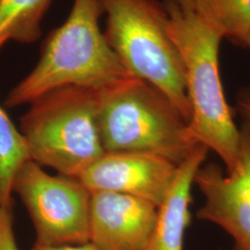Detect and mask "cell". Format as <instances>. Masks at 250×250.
Masks as SVG:
<instances>
[{
  "label": "cell",
  "mask_w": 250,
  "mask_h": 250,
  "mask_svg": "<svg viewBox=\"0 0 250 250\" xmlns=\"http://www.w3.org/2000/svg\"><path fill=\"white\" fill-rule=\"evenodd\" d=\"M170 38L185 68L190 105L188 133L198 145L214 151L232 170L237 161L240 131L224 96L219 69L224 39L198 15L193 0H164Z\"/></svg>",
  "instance_id": "cell-1"
},
{
  "label": "cell",
  "mask_w": 250,
  "mask_h": 250,
  "mask_svg": "<svg viewBox=\"0 0 250 250\" xmlns=\"http://www.w3.org/2000/svg\"><path fill=\"white\" fill-rule=\"evenodd\" d=\"M102 14L100 0H74L65 22L45 38L36 67L10 90L5 105L30 104L66 86L101 91L133 77L100 30Z\"/></svg>",
  "instance_id": "cell-2"
},
{
  "label": "cell",
  "mask_w": 250,
  "mask_h": 250,
  "mask_svg": "<svg viewBox=\"0 0 250 250\" xmlns=\"http://www.w3.org/2000/svg\"><path fill=\"white\" fill-rule=\"evenodd\" d=\"M98 126L105 153L151 154L178 166L199 146L170 99L134 76L99 91Z\"/></svg>",
  "instance_id": "cell-3"
},
{
  "label": "cell",
  "mask_w": 250,
  "mask_h": 250,
  "mask_svg": "<svg viewBox=\"0 0 250 250\" xmlns=\"http://www.w3.org/2000/svg\"><path fill=\"white\" fill-rule=\"evenodd\" d=\"M99 91L66 86L30 103L20 132L31 161L78 179L103 150L98 126Z\"/></svg>",
  "instance_id": "cell-4"
},
{
  "label": "cell",
  "mask_w": 250,
  "mask_h": 250,
  "mask_svg": "<svg viewBox=\"0 0 250 250\" xmlns=\"http://www.w3.org/2000/svg\"><path fill=\"white\" fill-rule=\"evenodd\" d=\"M107 44L133 76L170 99L189 122L185 68L170 38L168 15L158 0H100Z\"/></svg>",
  "instance_id": "cell-5"
},
{
  "label": "cell",
  "mask_w": 250,
  "mask_h": 250,
  "mask_svg": "<svg viewBox=\"0 0 250 250\" xmlns=\"http://www.w3.org/2000/svg\"><path fill=\"white\" fill-rule=\"evenodd\" d=\"M12 192L28 210L37 244L61 246L90 241L92 193L78 179L50 175L28 160L14 176Z\"/></svg>",
  "instance_id": "cell-6"
},
{
  "label": "cell",
  "mask_w": 250,
  "mask_h": 250,
  "mask_svg": "<svg viewBox=\"0 0 250 250\" xmlns=\"http://www.w3.org/2000/svg\"><path fill=\"white\" fill-rule=\"evenodd\" d=\"M239 131L237 161L232 170L224 172L216 163L197 170L194 184L204 204L197 217L229 233L239 250H250V125L245 122Z\"/></svg>",
  "instance_id": "cell-7"
},
{
  "label": "cell",
  "mask_w": 250,
  "mask_h": 250,
  "mask_svg": "<svg viewBox=\"0 0 250 250\" xmlns=\"http://www.w3.org/2000/svg\"><path fill=\"white\" fill-rule=\"evenodd\" d=\"M177 167L146 153H104L78 180L95 192H112L138 197L159 207L175 176Z\"/></svg>",
  "instance_id": "cell-8"
},
{
  "label": "cell",
  "mask_w": 250,
  "mask_h": 250,
  "mask_svg": "<svg viewBox=\"0 0 250 250\" xmlns=\"http://www.w3.org/2000/svg\"><path fill=\"white\" fill-rule=\"evenodd\" d=\"M158 207L138 197L95 192L90 205V241L100 250H143Z\"/></svg>",
  "instance_id": "cell-9"
},
{
  "label": "cell",
  "mask_w": 250,
  "mask_h": 250,
  "mask_svg": "<svg viewBox=\"0 0 250 250\" xmlns=\"http://www.w3.org/2000/svg\"><path fill=\"white\" fill-rule=\"evenodd\" d=\"M208 152L206 146L199 145L178 165L170 188L158 207L155 224L143 250H184L185 233L191 220L192 187Z\"/></svg>",
  "instance_id": "cell-10"
},
{
  "label": "cell",
  "mask_w": 250,
  "mask_h": 250,
  "mask_svg": "<svg viewBox=\"0 0 250 250\" xmlns=\"http://www.w3.org/2000/svg\"><path fill=\"white\" fill-rule=\"evenodd\" d=\"M52 0H0V49L9 41L32 44Z\"/></svg>",
  "instance_id": "cell-11"
},
{
  "label": "cell",
  "mask_w": 250,
  "mask_h": 250,
  "mask_svg": "<svg viewBox=\"0 0 250 250\" xmlns=\"http://www.w3.org/2000/svg\"><path fill=\"white\" fill-rule=\"evenodd\" d=\"M198 15L223 38L246 45L250 0H193Z\"/></svg>",
  "instance_id": "cell-12"
},
{
  "label": "cell",
  "mask_w": 250,
  "mask_h": 250,
  "mask_svg": "<svg viewBox=\"0 0 250 250\" xmlns=\"http://www.w3.org/2000/svg\"><path fill=\"white\" fill-rule=\"evenodd\" d=\"M30 160L21 132L0 107V203L13 205L12 184L19 168Z\"/></svg>",
  "instance_id": "cell-13"
},
{
  "label": "cell",
  "mask_w": 250,
  "mask_h": 250,
  "mask_svg": "<svg viewBox=\"0 0 250 250\" xmlns=\"http://www.w3.org/2000/svg\"><path fill=\"white\" fill-rule=\"evenodd\" d=\"M0 250H20L13 229L12 205L0 203Z\"/></svg>",
  "instance_id": "cell-14"
},
{
  "label": "cell",
  "mask_w": 250,
  "mask_h": 250,
  "mask_svg": "<svg viewBox=\"0 0 250 250\" xmlns=\"http://www.w3.org/2000/svg\"><path fill=\"white\" fill-rule=\"evenodd\" d=\"M30 250H100L93 243L87 242L80 245H61V246H45L35 243Z\"/></svg>",
  "instance_id": "cell-15"
},
{
  "label": "cell",
  "mask_w": 250,
  "mask_h": 250,
  "mask_svg": "<svg viewBox=\"0 0 250 250\" xmlns=\"http://www.w3.org/2000/svg\"><path fill=\"white\" fill-rule=\"evenodd\" d=\"M238 109L245 122L250 125V88L242 90L237 97Z\"/></svg>",
  "instance_id": "cell-16"
},
{
  "label": "cell",
  "mask_w": 250,
  "mask_h": 250,
  "mask_svg": "<svg viewBox=\"0 0 250 250\" xmlns=\"http://www.w3.org/2000/svg\"><path fill=\"white\" fill-rule=\"evenodd\" d=\"M246 45H248L249 47H250V30L247 36V39H246Z\"/></svg>",
  "instance_id": "cell-17"
},
{
  "label": "cell",
  "mask_w": 250,
  "mask_h": 250,
  "mask_svg": "<svg viewBox=\"0 0 250 250\" xmlns=\"http://www.w3.org/2000/svg\"><path fill=\"white\" fill-rule=\"evenodd\" d=\"M239 250V249H238V248H237V247H235V246H234V247H233V248H232V249H231V250Z\"/></svg>",
  "instance_id": "cell-18"
}]
</instances>
